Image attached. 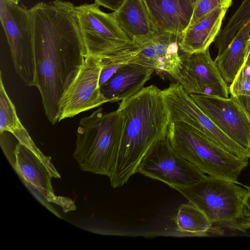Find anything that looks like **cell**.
Returning <instances> with one entry per match:
<instances>
[{
    "label": "cell",
    "instance_id": "cell-1",
    "mask_svg": "<svg viewBox=\"0 0 250 250\" xmlns=\"http://www.w3.org/2000/svg\"><path fill=\"white\" fill-rule=\"evenodd\" d=\"M30 9L33 21L35 87L52 125L58 122L59 103L86 56L76 6L54 0Z\"/></svg>",
    "mask_w": 250,
    "mask_h": 250
},
{
    "label": "cell",
    "instance_id": "cell-2",
    "mask_svg": "<svg viewBox=\"0 0 250 250\" xmlns=\"http://www.w3.org/2000/svg\"><path fill=\"white\" fill-rule=\"evenodd\" d=\"M117 109L122 115L124 128L115 167L109 178L113 188L123 186L137 173L148 151L167 137L170 122L162 90L154 85L144 87L122 100Z\"/></svg>",
    "mask_w": 250,
    "mask_h": 250
},
{
    "label": "cell",
    "instance_id": "cell-3",
    "mask_svg": "<svg viewBox=\"0 0 250 250\" xmlns=\"http://www.w3.org/2000/svg\"><path fill=\"white\" fill-rule=\"evenodd\" d=\"M124 121L121 112L99 107L81 119L73 157L81 169L111 176L119 149Z\"/></svg>",
    "mask_w": 250,
    "mask_h": 250
},
{
    "label": "cell",
    "instance_id": "cell-4",
    "mask_svg": "<svg viewBox=\"0 0 250 250\" xmlns=\"http://www.w3.org/2000/svg\"><path fill=\"white\" fill-rule=\"evenodd\" d=\"M173 188L202 211L212 228L215 225L242 231L250 228L243 202L246 189L239 184L206 175L191 185Z\"/></svg>",
    "mask_w": 250,
    "mask_h": 250
},
{
    "label": "cell",
    "instance_id": "cell-5",
    "mask_svg": "<svg viewBox=\"0 0 250 250\" xmlns=\"http://www.w3.org/2000/svg\"><path fill=\"white\" fill-rule=\"evenodd\" d=\"M168 139L175 151L205 174L240 185L238 177L248 161L227 151L186 124L170 122Z\"/></svg>",
    "mask_w": 250,
    "mask_h": 250
},
{
    "label": "cell",
    "instance_id": "cell-6",
    "mask_svg": "<svg viewBox=\"0 0 250 250\" xmlns=\"http://www.w3.org/2000/svg\"><path fill=\"white\" fill-rule=\"evenodd\" d=\"M0 18L15 69L28 86H35L33 26L30 9L0 0Z\"/></svg>",
    "mask_w": 250,
    "mask_h": 250
},
{
    "label": "cell",
    "instance_id": "cell-7",
    "mask_svg": "<svg viewBox=\"0 0 250 250\" xmlns=\"http://www.w3.org/2000/svg\"><path fill=\"white\" fill-rule=\"evenodd\" d=\"M162 94L170 122L186 124L235 156L246 161L250 158V151L228 136L179 83H171Z\"/></svg>",
    "mask_w": 250,
    "mask_h": 250
},
{
    "label": "cell",
    "instance_id": "cell-8",
    "mask_svg": "<svg viewBox=\"0 0 250 250\" xmlns=\"http://www.w3.org/2000/svg\"><path fill=\"white\" fill-rule=\"evenodd\" d=\"M179 37L170 33L156 34L139 42L126 43L101 57L104 62L122 65L136 63L172 76L181 62Z\"/></svg>",
    "mask_w": 250,
    "mask_h": 250
},
{
    "label": "cell",
    "instance_id": "cell-9",
    "mask_svg": "<svg viewBox=\"0 0 250 250\" xmlns=\"http://www.w3.org/2000/svg\"><path fill=\"white\" fill-rule=\"evenodd\" d=\"M137 173L163 182L172 188L191 185L206 176L175 151L167 136L148 151L140 164Z\"/></svg>",
    "mask_w": 250,
    "mask_h": 250
},
{
    "label": "cell",
    "instance_id": "cell-10",
    "mask_svg": "<svg viewBox=\"0 0 250 250\" xmlns=\"http://www.w3.org/2000/svg\"><path fill=\"white\" fill-rule=\"evenodd\" d=\"M99 7L95 3H84L76 6V11L86 55L102 57L131 41L111 13Z\"/></svg>",
    "mask_w": 250,
    "mask_h": 250
},
{
    "label": "cell",
    "instance_id": "cell-11",
    "mask_svg": "<svg viewBox=\"0 0 250 250\" xmlns=\"http://www.w3.org/2000/svg\"><path fill=\"white\" fill-rule=\"evenodd\" d=\"M0 145L6 157L23 182L48 202L55 195L52 179L61 178L51 162V157L45 156L34 143L24 144L18 141L13 148L0 138Z\"/></svg>",
    "mask_w": 250,
    "mask_h": 250
},
{
    "label": "cell",
    "instance_id": "cell-12",
    "mask_svg": "<svg viewBox=\"0 0 250 250\" xmlns=\"http://www.w3.org/2000/svg\"><path fill=\"white\" fill-rule=\"evenodd\" d=\"M102 58L87 55L74 80L59 103L58 122L108 102L101 92Z\"/></svg>",
    "mask_w": 250,
    "mask_h": 250
},
{
    "label": "cell",
    "instance_id": "cell-13",
    "mask_svg": "<svg viewBox=\"0 0 250 250\" xmlns=\"http://www.w3.org/2000/svg\"><path fill=\"white\" fill-rule=\"evenodd\" d=\"M181 58L180 66L171 77L188 94L229 97V86L208 49L186 53Z\"/></svg>",
    "mask_w": 250,
    "mask_h": 250
},
{
    "label": "cell",
    "instance_id": "cell-14",
    "mask_svg": "<svg viewBox=\"0 0 250 250\" xmlns=\"http://www.w3.org/2000/svg\"><path fill=\"white\" fill-rule=\"evenodd\" d=\"M189 95L228 136L250 151V119L236 97Z\"/></svg>",
    "mask_w": 250,
    "mask_h": 250
},
{
    "label": "cell",
    "instance_id": "cell-15",
    "mask_svg": "<svg viewBox=\"0 0 250 250\" xmlns=\"http://www.w3.org/2000/svg\"><path fill=\"white\" fill-rule=\"evenodd\" d=\"M156 34L170 33L179 38L189 25L194 5L188 0H145Z\"/></svg>",
    "mask_w": 250,
    "mask_h": 250
},
{
    "label": "cell",
    "instance_id": "cell-16",
    "mask_svg": "<svg viewBox=\"0 0 250 250\" xmlns=\"http://www.w3.org/2000/svg\"><path fill=\"white\" fill-rule=\"evenodd\" d=\"M154 70L136 63L122 64L113 76L100 87L108 102L122 101L141 90Z\"/></svg>",
    "mask_w": 250,
    "mask_h": 250
},
{
    "label": "cell",
    "instance_id": "cell-17",
    "mask_svg": "<svg viewBox=\"0 0 250 250\" xmlns=\"http://www.w3.org/2000/svg\"><path fill=\"white\" fill-rule=\"evenodd\" d=\"M228 8L216 9L188 26L179 39V46L185 53H193L209 48L221 30Z\"/></svg>",
    "mask_w": 250,
    "mask_h": 250
},
{
    "label": "cell",
    "instance_id": "cell-18",
    "mask_svg": "<svg viewBox=\"0 0 250 250\" xmlns=\"http://www.w3.org/2000/svg\"><path fill=\"white\" fill-rule=\"evenodd\" d=\"M111 14L132 42H142L156 34L152 29L145 0H125Z\"/></svg>",
    "mask_w": 250,
    "mask_h": 250
},
{
    "label": "cell",
    "instance_id": "cell-19",
    "mask_svg": "<svg viewBox=\"0 0 250 250\" xmlns=\"http://www.w3.org/2000/svg\"><path fill=\"white\" fill-rule=\"evenodd\" d=\"M250 38V21L237 33L226 49L214 60L224 81L230 84L242 66Z\"/></svg>",
    "mask_w": 250,
    "mask_h": 250
},
{
    "label": "cell",
    "instance_id": "cell-20",
    "mask_svg": "<svg viewBox=\"0 0 250 250\" xmlns=\"http://www.w3.org/2000/svg\"><path fill=\"white\" fill-rule=\"evenodd\" d=\"M178 231L196 236H204L213 230L211 223L199 208L192 204L181 205L175 217Z\"/></svg>",
    "mask_w": 250,
    "mask_h": 250
},
{
    "label": "cell",
    "instance_id": "cell-21",
    "mask_svg": "<svg viewBox=\"0 0 250 250\" xmlns=\"http://www.w3.org/2000/svg\"><path fill=\"white\" fill-rule=\"evenodd\" d=\"M0 73V132H9L18 141L23 144L34 142L28 132L21 124L16 107L9 98Z\"/></svg>",
    "mask_w": 250,
    "mask_h": 250
},
{
    "label": "cell",
    "instance_id": "cell-22",
    "mask_svg": "<svg viewBox=\"0 0 250 250\" xmlns=\"http://www.w3.org/2000/svg\"><path fill=\"white\" fill-rule=\"evenodd\" d=\"M250 21V0H244L216 38L218 54L228 47L239 30Z\"/></svg>",
    "mask_w": 250,
    "mask_h": 250
},
{
    "label": "cell",
    "instance_id": "cell-23",
    "mask_svg": "<svg viewBox=\"0 0 250 250\" xmlns=\"http://www.w3.org/2000/svg\"><path fill=\"white\" fill-rule=\"evenodd\" d=\"M232 0H197L194 6L188 26H190L213 10L222 7L229 8Z\"/></svg>",
    "mask_w": 250,
    "mask_h": 250
},
{
    "label": "cell",
    "instance_id": "cell-24",
    "mask_svg": "<svg viewBox=\"0 0 250 250\" xmlns=\"http://www.w3.org/2000/svg\"><path fill=\"white\" fill-rule=\"evenodd\" d=\"M231 96H250V66H243L229 86Z\"/></svg>",
    "mask_w": 250,
    "mask_h": 250
},
{
    "label": "cell",
    "instance_id": "cell-25",
    "mask_svg": "<svg viewBox=\"0 0 250 250\" xmlns=\"http://www.w3.org/2000/svg\"><path fill=\"white\" fill-rule=\"evenodd\" d=\"M102 60L103 67L101 70L99 78L100 87L105 83L113 76L121 66L104 62Z\"/></svg>",
    "mask_w": 250,
    "mask_h": 250
},
{
    "label": "cell",
    "instance_id": "cell-26",
    "mask_svg": "<svg viewBox=\"0 0 250 250\" xmlns=\"http://www.w3.org/2000/svg\"><path fill=\"white\" fill-rule=\"evenodd\" d=\"M49 202L54 203L63 208L64 212L74 210L76 209L73 201L68 198L57 196L54 195L48 201Z\"/></svg>",
    "mask_w": 250,
    "mask_h": 250
},
{
    "label": "cell",
    "instance_id": "cell-27",
    "mask_svg": "<svg viewBox=\"0 0 250 250\" xmlns=\"http://www.w3.org/2000/svg\"><path fill=\"white\" fill-rule=\"evenodd\" d=\"M96 4L114 11L117 10L125 0H94Z\"/></svg>",
    "mask_w": 250,
    "mask_h": 250
},
{
    "label": "cell",
    "instance_id": "cell-28",
    "mask_svg": "<svg viewBox=\"0 0 250 250\" xmlns=\"http://www.w3.org/2000/svg\"><path fill=\"white\" fill-rule=\"evenodd\" d=\"M236 98L250 119V96H240Z\"/></svg>",
    "mask_w": 250,
    "mask_h": 250
},
{
    "label": "cell",
    "instance_id": "cell-29",
    "mask_svg": "<svg viewBox=\"0 0 250 250\" xmlns=\"http://www.w3.org/2000/svg\"><path fill=\"white\" fill-rule=\"evenodd\" d=\"M243 202L246 214H250V187L247 188Z\"/></svg>",
    "mask_w": 250,
    "mask_h": 250
},
{
    "label": "cell",
    "instance_id": "cell-30",
    "mask_svg": "<svg viewBox=\"0 0 250 250\" xmlns=\"http://www.w3.org/2000/svg\"><path fill=\"white\" fill-rule=\"evenodd\" d=\"M243 66H250V38L248 40L246 48L245 55Z\"/></svg>",
    "mask_w": 250,
    "mask_h": 250
},
{
    "label": "cell",
    "instance_id": "cell-31",
    "mask_svg": "<svg viewBox=\"0 0 250 250\" xmlns=\"http://www.w3.org/2000/svg\"><path fill=\"white\" fill-rule=\"evenodd\" d=\"M245 216H246V219L250 226V214H246Z\"/></svg>",
    "mask_w": 250,
    "mask_h": 250
},
{
    "label": "cell",
    "instance_id": "cell-32",
    "mask_svg": "<svg viewBox=\"0 0 250 250\" xmlns=\"http://www.w3.org/2000/svg\"><path fill=\"white\" fill-rule=\"evenodd\" d=\"M194 6L197 0H188Z\"/></svg>",
    "mask_w": 250,
    "mask_h": 250
},
{
    "label": "cell",
    "instance_id": "cell-33",
    "mask_svg": "<svg viewBox=\"0 0 250 250\" xmlns=\"http://www.w3.org/2000/svg\"><path fill=\"white\" fill-rule=\"evenodd\" d=\"M9 1L15 3L16 4H18L19 0H9Z\"/></svg>",
    "mask_w": 250,
    "mask_h": 250
}]
</instances>
